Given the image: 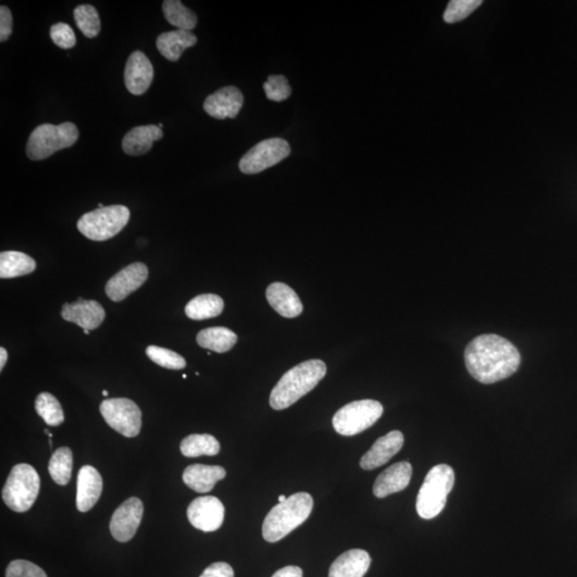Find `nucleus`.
<instances>
[{
  "instance_id": "obj_1",
  "label": "nucleus",
  "mask_w": 577,
  "mask_h": 577,
  "mask_svg": "<svg viewBox=\"0 0 577 577\" xmlns=\"http://www.w3.org/2000/svg\"><path fill=\"white\" fill-rule=\"evenodd\" d=\"M466 368L482 384L510 377L521 365V354L506 338L489 334L476 337L465 349Z\"/></svg>"
},
{
  "instance_id": "obj_2",
  "label": "nucleus",
  "mask_w": 577,
  "mask_h": 577,
  "mask_svg": "<svg viewBox=\"0 0 577 577\" xmlns=\"http://www.w3.org/2000/svg\"><path fill=\"white\" fill-rule=\"evenodd\" d=\"M326 375V365L321 359L304 361L285 372L273 388L270 405L274 410L282 411L293 405L317 386Z\"/></svg>"
},
{
  "instance_id": "obj_3",
  "label": "nucleus",
  "mask_w": 577,
  "mask_h": 577,
  "mask_svg": "<svg viewBox=\"0 0 577 577\" xmlns=\"http://www.w3.org/2000/svg\"><path fill=\"white\" fill-rule=\"evenodd\" d=\"M313 499L311 494L300 492L291 495L267 513L262 526L264 538L271 544L284 539L305 523L311 517Z\"/></svg>"
},
{
  "instance_id": "obj_4",
  "label": "nucleus",
  "mask_w": 577,
  "mask_h": 577,
  "mask_svg": "<svg viewBox=\"0 0 577 577\" xmlns=\"http://www.w3.org/2000/svg\"><path fill=\"white\" fill-rule=\"evenodd\" d=\"M454 485V471L447 464L430 470L419 489L416 510L423 520H433L444 510L449 493Z\"/></svg>"
},
{
  "instance_id": "obj_5",
  "label": "nucleus",
  "mask_w": 577,
  "mask_h": 577,
  "mask_svg": "<svg viewBox=\"0 0 577 577\" xmlns=\"http://www.w3.org/2000/svg\"><path fill=\"white\" fill-rule=\"evenodd\" d=\"M79 128L72 122L60 126L41 125L29 136L26 154L32 161H42L78 142Z\"/></svg>"
},
{
  "instance_id": "obj_6",
  "label": "nucleus",
  "mask_w": 577,
  "mask_h": 577,
  "mask_svg": "<svg viewBox=\"0 0 577 577\" xmlns=\"http://www.w3.org/2000/svg\"><path fill=\"white\" fill-rule=\"evenodd\" d=\"M40 492V477L32 465L14 466L3 489V499L11 510L26 512L32 508Z\"/></svg>"
},
{
  "instance_id": "obj_7",
  "label": "nucleus",
  "mask_w": 577,
  "mask_h": 577,
  "mask_svg": "<svg viewBox=\"0 0 577 577\" xmlns=\"http://www.w3.org/2000/svg\"><path fill=\"white\" fill-rule=\"evenodd\" d=\"M130 215V209L125 206L98 208L84 214L79 220L78 228L92 241H107L125 229Z\"/></svg>"
},
{
  "instance_id": "obj_8",
  "label": "nucleus",
  "mask_w": 577,
  "mask_h": 577,
  "mask_svg": "<svg viewBox=\"0 0 577 577\" xmlns=\"http://www.w3.org/2000/svg\"><path fill=\"white\" fill-rule=\"evenodd\" d=\"M383 412L384 407L378 401H354L335 414L333 427L340 435H357L372 427L381 418Z\"/></svg>"
},
{
  "instance_id": "obj_9",
  "label": "nucleus",
  "mask_w": 577,
  "mask_h": 577,
  "mask_svg": "<svg viewBox=\"0 0 577 577\" xmlns=\"http://www.w3.org/2000/svg\"><path fill=\"white\" fill-rule=\"evenodd\" d=\"M100 412L110 428L126 437H136L141 433L142 411L135 402L126 398L104 400Z\"/></svg>"
},
{
  "instance_id": "obj_10",
  "label": "nucleus",
  "mask_w": 577,
  "mask_h": 577,
  "mask_svg": "<svg viewBox=\"0 0 577 577\" xmlns=\"http://www.w3.org/2000/svg\"><path fill=\"white\" fill-rule=\"evenodd\" d=\"M291 147L283 138H271L256 144L245 154L238 168L245 174H256L287 159Z\"/></svg>"
},
{
  "instance_id": "obj_11",
  "label": "nucleus",
  "mask_w": 577,
  "mask_h": 577,
  "mask_svg": "<svg viewBox=\"0 0 577 577\" xmlns=\"http://www.w3.org/2000/svg\"><path fill=\"white\" fill-rule=\"evenodd\" d=\"M144 516L143 501L131 498L121 504L114 512L109 529L113 537L119 542H127L135 535Z\"/></svg>"
},
{
  "instance_id": "obj_12",
  "label": "nucleus",
  "mask_w": 577,
  "mask_h": 577,
  "mask_svg": "<svg viewBox=\"0 0 577 577\" xmlns=\"http://www.w3.org/2000/svg\"><path fill=\"white\" fill-rule=\"evenodd\" d=\"M188 518L195 528L205 533L215 532L223 526L225 507L218 498H198L189 506Z\"/></svg>"
},
{
  "instance_id": "obj_13",
  "label": "nucleus",
  "mask_w": 577,
  "mask_h": 577,
  "mask_svg": "<svg viewBox=\"0 0 577 577\" xmlns=\"http://www.w3.org/2000/svg\"><path fill=\"white\" fill-rule=\"evenodd\" d=\"M148 276V266L142 262H135L110 278L105 287V293L113 302L124 301L128 295L141 288L147 281Z\"/></svg>"
},
{
  "instance_id": "obj_14",
  "label": "nucleus",
  "mask_w": 577,
  "mask_h": 577,
  "mask_svg": "<svg viewBox=\"0 0 577 577\" xmlns=\"http://www.w3.org/2000/svg\"><path fill=\"white\" fill-rule=\"evenodd\" d=\"M244 97L237 87H224L209 96L203 103V109L209 115L219 120L235 119L243 107Z\"/></svg>"
},
{
  "instance_id": "obj_15",
  "label": "nucleus",
  "mask_w": 577,
  "mask_h": 577,
  "mask_svg": "<svg viewBox=\"0 0 577 577\" xmlns=\"http://www.w3.org/2000/svg\"><path fill=\"white\" fill-rule=\"evenodd\" d=\"M154 77L153 63L141 51L132 52L125 70V81L128 91L142 96L150 88Z\"/></svg>"
},
{
  "instance_id": "obj_16",
  "label": "nucleus",
  "mask_w": 577,
  "mask_h": 577,
  "mask_svg": "<svg viewBox=\"0 0 577 577\" xmlns=\"http://www.w3.org/2000/svg\"><path fill=\"white\" fill-rule=\"evenodd\" d=\"M107 316L105 309L97 301L79 299L77 302H66L62 306L61 317L68 322L80 326L84 330H92L103 323Z\"/></svg>"
},
{
  "instance_id": "obj_17",
  "label": "nucleus",
  "mask_w": 577,
  "mask_h": 577,
  "mask_svg": "<svg viewBox=\"0 0 577 577\" xmlns=\"http://www.w3.org/2000/svg\"><path fill=\"white\" fill-rule=\"evenodd\" d=\"M405 444V436L400 431H392L378 439L360 459V468L372 470L381 468L397 454Z\"/></svg>"
},
{
  "instance_id": "obj_18",
  "label": "nucleus",
  "mask_w": 577,
  "mask_h": 577,
  "mask_svg": "<svg viewBox=\"0 0 577 577\" xmlns=\"http://www.w3.org/2000/svg\"><path fill=\"white\" fill-rule=\"evenodd\" d=\"M412 474L413 469L409 462H399L390 466L377 478L373 494L377 498H384L404 491L410 485Z\"/></svg>"
},
{
  "instance_id": "obj_19",
  "label": "nucleus",
  "mask_w": 577,
  "mask_h": 577,
  "mask_svg": "<svg viewBox=\"0 0 577 577\" xmlns=\"http://www.w3.org/2000/svg\"><path fill=\"white\" fill-rule=\"evenodd\" d=\"M103 491V479L98 471L90 465L80 469L78 477L77 506L80 512H87L95 507Z\"/></svg>"
},
{
  "instance_id": "obj_20",
  "label": "nucleus",
  "mask_w": 577,
  "mask_h": 577,
  "mask_svg": "<svg viewBox=\"0 0 577 577\" xmlns=\"http://www.w3.org/2000/svg\"><path fill=\"white\" fill-rule=\"evenodd\" d=\"M266 299L271 307L284 318H296L302 312V304L295 291L288 284L274 283L266 289Z\"/></svg>"
},
{
  "instance_id": "obj_21",
  "label": "nucleus",
  "mask_w": 577,
  "mask_h": 577,
  "mask_svg": "<svg viewBox=\"0 0 577 577\" xmlns=\"http://www.w3.org/2000/svg\"><path fill=\"white\" fill-rule=\"evenodd\" d=\"M225 477L226 470L221 466L192 464L184 470L183 481L197 493H208Z\"/></svg>"
},
{
  "instance_id": "obj_22",
  "label": "nucleus",
  "mask_w": 577,
  "mask_h": 577,
  "mask_svg": "<svg viewBox=\"0 0 577 577\" xmlns=\"http://www.w3.org/2000/svg\"><path fill=\"white\" fill-rule=\"evenodd\" d=\"M371 558L364 550L354 549L341 554L330 565L329 577H364Z\"/></svg>"
},
{
  "instance_id": "obj_23",
  "label": "nucleus",
  "mask_w": 577,
  "mask_h": 577,
  "mask_svg": "<svg viewBox=\"0 0 577 577\" xmlns=\"http://www.w3.org/2000/svg\"><path fill=\"white\" fill-rule=\"evenodd\" d=\"M164 133L159 126H143L132 128L122 141V149L128 155L137 156L148 154L154 143L160 141Z\"/></svg>"
},
{
  "instance_id": "obj_24",
  "label": "nucleus",
  "mask_w": 577,
  "mask_h": 577,
  "mask_svg": "<svg viewBox=\"0 0 577 577\" xmlns=\"http://www.w3.org/2000/svg\"><path fill=\"white\" fill-rule=\"evenodd\" d=\"M197 37L188 31H173L160 34L156 39V48L171 61H178L183 51L196 45Z\"/></svg>"
},
{
  "instance_id": "obj_25",
  "label": "nucleus",
  "mask_w": 577,
  "mask_h": 577,
  "mask_svg": "<svg viewBox=\"0 0 577 577\" xmlns=\"http://www.w3.org/2000/svg\"><path fill=\"white\" fill-rule=\"evenodd\" d=\"M37 264L31 256L21 252L0 254V278L8 279L28 275L36 270Z\"/></svg>"
},
{
  "instance_id": "obj_26",
  "label": "nucleus",
  "mask_w": 577,
  "mask_h": 577,
  "mask_svg": "<svg viewBox=\"0 0 577 577\" xmlns=\"http://www.w3.org/2000/svg\"><path fill=\"white\" fill-rule=\"evenodd\" d=\"M224 301L217 294H201L189 302L185 314L191 320L202 321L219 317L224 311Z\"/></svg>"
},
{
  "instance_id": "obj_27",
  "label": "nucleus",
  "mask_w": 577,
  "mask_h": 577,
  "mask_svg": "<svg viewBox=\"0 0 577 577\" xmlns=\"http://www.w3.org/2000/svg\"><path fill=\"white\" fill-rule=\"evenodd\" d=\"M237 336L227 328H209L197 335L200 347L218 353H226L236 346Z\"/></svg>"
},
{
  "instance_id": "obj_28",
  "label": "nucleus",
  "mask_w": 577,
  "mask_h": 577,
  "mask_svg": "<svg viewBox=\"0 0 577 577\" xmlns=\"http://www.w3.org/2000/svg\"><path fill=\"white\" fill-rule=\"evenodd\" d=\"M181 452L184 457L217 456L220 451L219 442L209 434H191L181 442Z\"/></svg>"
},
{
  "instance_id": "obj_29",
  "label": "nucleus",
  "mask_w": 577,
  "mask_h": 577,
  "mask_svg": "<svg viewBox=\"0 0 577 577\" xmlns=\"http://www.w3.org/2000/svg\"><path fill=\"white\" fill-rule=\"evenodd\" d=\"M163 13L169 24L179 31L191 32L197 26V15L194 11L186 8L179 0H165L163 3Z\"/></svg>"
},
{
  "instance_id": "obj_30",
  "label": "nucleus",
  "mask_w": 577,
  "mask_h": 577,
  "mask_svg": "<svg viewBox=\"0 0 577 577\" xmlns=\"http://www.w3.org/2000/svg\"><path fill=\"white\" fill-rule=\"evenodd\" d=\"M73 470V453L69 447H60L52 453L50 460L49 471L51 479L57 485L67 486L71 480Z\"/></svg>"
},
{
  "instance_id": "obj_31",
  "label": "nucleus",
  "mask_w": 577,
  "mask_h": 577,
  "mask_svg": "<svg viewBox=\"0 0 577 577\" xmlns=\"http://www.w3.org/2000/svg\"><path fill=\"white\" fill-rule=\"evenodd\" d=\"M74 20L79 31L89 39L96 38L101 32V21L98 10L91 5H80L74 10Z\"/></svg>"
},
{
  "instance_id": "obj_32",
  "label": "nucleus",
  "mask_w": 577,
  "mask_h": 577,
  "mask_svg": "<svg viewBox=\"0 0 577 577\" xmlns=\"http://www.w3.org/2000/svg\"><path fill=\"white\" fill-rule=\"evenodd\" d=\"M36 411L43 421L57 427L64 422V414L60 401L50 393L40 394L36 399Z\"/></svg>"
},
{
  "instance_id": "obj_33",
  "label": "nucleus",
  "mask_w": 577,
  "mask_h": 577,
  "mask_svg": "<svg viewBox=\"0 0 577 577\" xmlns=\"http://www.w3.org/2000/svg\"><path fill=\"white\" fill-rule=\"evenodd\" d=\"M147 357L156 365L171 370H181L186 367L185 359L180 354L165 348L149 346L145 349Z\"/></svg>"
},
{
  "instance_id": "obj_34",
  "label": "nucleus",
  "mask_w": 577,
  "mask_h": 577,
  "mask_svg": "<svg viewBox=\"0 0 577 577\" xmlns=\"http://www.w3.org/2000/svg\"><path fill=\"white\" fill-rule=\"evenodd\" d=\"M481 0H451L449 2L444 14V21L448 24L461 22L480 7Z\"/></svg>"
},
{
  "instance_id": "obj_35",
  "label": "nucleus",
  "mask_w": 577,
  "mask_h": 577,
  "mask_svg": "<svg viewBox=\"0 0 577 577\" xmlns=\"http://www.w3.org/2000/svg\"><path fill=\"white\" fill-rule=\"evenodd\" d=\"M266 98L270 101L283 102L293 95L289 80L284 75H270L264 85Z\"/></svg>"
},
{
  "instance_id": "obj_36",
  "label": "nucleus",
  "mask_w": 577,
  "mask_h": 577,
  "mask_svg": "<svg viewBox=\"0 0 577 577\" xmlns=\"http://www.w3.org/2000/svg\"><path fill=\"white\" fill-rule=\"evenodd\" d=\"M50 34L52 42L62 50L72 49L77 44V37H75L72 27L66 23H57L52 25Z\"/></svg>"
},
{
  "instance_id": "obj_37",
  "label": "nucleus",
  "mask_w": 577,
  "mask_h": 577,
  "mask_svg": "<svg viewBox=\"0 0 577 577\" xmlns=\"http://www.w3.org/2000/svg\"><path fill=\"white\" fill-rule=\"evenodd\" d=\"M5 577H48V575L37 564L27 561H14L9 563Z\"/></svg>"
},
{
  "instance_id": "obj_38",
  "label": "nucleus",
  "mask_w": 577,
  "mask_h": 577,
  "mask_svg": "<svg viewBox=\"0 0 577 577\" xmlns=\"http://www.w3.org/2000/svg\"><path fill=\"white\" fill-rule=\"evenodd\" d=\"M14 19L11 11L5 5L0 7V41L5 42L13 33Z\"/></svg>"
},
{
  "instance_id": "obj_39",
  "label": "nucleus",
  "mask_w": 577,
  "mask_h": 577,
  "mask_svg": "<svg viewBox=\"0 0 577 577\" xmlns=\"http://www.w3.org/2000/svg\"><path fill=\"white\" fill-rule=\"evenodd\" d=\"M200 577H235V571L226 563H214L203 571Z\"/></svg>"
},
{
  "instance_id": "obj_40",
  "label": "nucleus",
  "mask_w": 577,
  "mask_h": 577,
  "mask_svg": "<svg viewBox=\"0 0 577 577\" xmlns=\"http://www.w3.org/2000/svg\"><path fill=\"white\" fill-rule=\"evenodd\" d=\"M272 577H302V571L296 565H288V567L278 570Z\"/></svg>"
},
{
  "instance_id": "obj_41",
  "label": "nucleus",
  "mask_w": 577,
  "mask_h": 577,
  "mask_svg": "<svg viewBox=\"0 0 577 577\" xmlns=\"http://www.w3.org/2000/svg\"><path fill=\"white\" fill-rule=\"evenodd\" d=\"M8 353L5 348H0V370H4L5 363H7Z\"/></svg>"
},
{
  "instance_id": "obj_42",
  "label": "nucleus",
  "mask_w": 577,
  "mask_h": 577,
  "mask_svg": "<svg viewBox=\"0 0 577 577\" xmlns=\"http://www.w3.org/2000/svg\"><path fill=\"white\" fill-rule=\"evenodd\" d=\"M287 498H288L284 497V495H281V497L278 498V501H279V503H283V501H284Z\"/></svg>"
},
{
  "instance_id": "obj_43",
  "label": "nucleus",
  "mask_w": 577,
  "mask_h": 577,
  "mask_svg": "<svg viewBox=\"0 0 577 577\" xmlns=\"http://www.w3.org/2000/svg\"><path fill=\"white\" fill-rule=\"evenodd\" d=\"M103 396H104V397H107V396H108V392H107V390H104V392H103Z\"/></svg>"
},
{
  "instance_id": "obj_44",
  "label": "nucleus",
  "mask_w": 577,
  "mask_h": 577,
  "mask_svg": "<svg viewBox=\"0 0 577 577\" xmlns=\"http://www.w3.org/2000/svg\"><path fill=\"white\" fill-rule=\"evenodd\" d=\"M86 335H89V330H84Z\"/></svg>"
},
{
  "instance_id": "obj_45",
  "label": "nucleus",
  "mask_w": 577,
  "mask_h": 577,
  "mask_svg": "<svg viewBox=\"0 0 577 577\" xmlns=\"http://www.w3.org/2000/svg\"><path fill=\"white\" fill-rule=\"evenodd\" d=\"M98 208H104V206L102 205V203H100V205H98Z\"/></svg>"
},
{
  "instance_id": "obj_46",
  "label": "nucleus",
  "mask_w": 577,
  "mask_h": 577,
  "mask_svg": "<svg viewBox=\"0 0 577 577\" xmlns=\"http://www.w3.org/2000/svg\"><path fill=\"white\" fill-rule=\"evenodd\" d=\"M159 127H160V128H162V127H163V125H162V124H160V125H159Z\"/></svg>"
}]
</instances>
